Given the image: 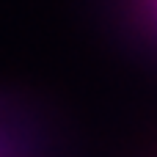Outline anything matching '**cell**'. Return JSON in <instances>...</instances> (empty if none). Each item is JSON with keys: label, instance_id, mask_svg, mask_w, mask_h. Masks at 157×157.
<instances>
[{"label": "cell", "instance_id": "cell-1", "mask_svg": "<svg viewBox=\"0 0 157 157\" xmlns=\"http://www.w3.org/2000/svg\"><path fill=\"white\" fill-rule=\"evenodd\" d=\"M155 3H157V0H155Z\"/></svg>", "mask_w": 157, "mask_h": 157}]
</instances>
